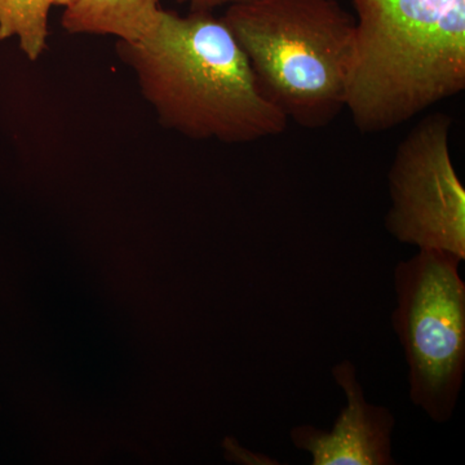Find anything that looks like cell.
<instances>
[{"label": "cell", "instance_id": "cell-10", "mask_svg": "<svg viewBox=\"0 0 465 465\" xmlns=\"http://www.w3.org/2000/svg\"><path fill=\"white\" fill-rule=\"evenodd\" d=\"M52 5H58V7H67V5H72V3H74L75 0H51Z\"/></svg>", "mask_w": 465, "mask_h": 465}, {"label": "cell", "instance_id": "cell-5", "mask_svg": "<svg viewBox=\"0 0 465 465\" xmlns=\"http://www.w3.org/2000/svg\"><path fill=\"white\" fill-rule=\"evenodd\" d=\"M452 119L433 113L401 142L388 183L385 228L401 243L465 259V189L450 153Z\"/></svg>", "mask_w": 465, "mask_h": 465}, {"label": "cell", "instance_id": "cell-2", "mask_svg": "<svg viewBox=\"0 0 465 465\" xmlns=\"http://www.w3.org/2000/svg\"><path fill=\"white\" fill-rule=\"evenodd\" d=\"M347 103L363 134L391 130L465 90V0H351Z\"/></svg>", "mask_w": 465, "mask_h": 465}, {"label": "cell", "instance_id": "cell-3", "mask_svg": "<svg viewBox=\"0 0 465 465\" xmlns=\"http://www.w3.org/2000/svg\"><path fill=\"white\" fill-rule=\"evenodd\" d=\"M223 20L287 121L320 130L345 109L356 18L338 0H251Z\"/></svg>", "mask_w": 465, "mask_h": 465}, {"label": "cell", "instance_id": "cell-7", "mask_svg": "<svg viewBox=\"0 0 465 465\" xmlns=\"http://www.w3.org/2000/svg\"><path fill=\"white\" fill-rule=\"evenodd\" d=\"M161 9V0H75L65 7L61 26L70 34L134 42L154 26Z\"/></svg>", "mask_w": 465, "mask_h": 465}, {"label": "cell", "instance_id": "cell-4", "mask_svg": "<svg viewBox=\"0 0 465 465\" xmlns=\"http://www.w3.org/2000/svg\"><path fill=\"white\" fill-rule=\"evenodd\" d=\"M463 262L420 249L394 271L393 327L409 367L410 399L436 423L454 414L465 371Z\"/></svg>", "mask_w": 465, "mask_h": 465}, {"label": "cell", "instance_id": "cell-6", "mask_svg": "<svg viewBox=\"0 0 465 465\" xmlns=\"http://www.w3.org/2000/svg\"><path fill=\"white\" fill-rule=\"evenodd\" d=\"M332 376L347 397L331 430L312 425L291 430L296 449L312 455L313 465H393L391 436L394 418L387 407L367 402L349 360L332 367Z\"/></svg>", "mask_w": 465, "mask_h": 465}, {"label": "cell", "instance_id": "cell-9", "mask_svg": "<svg viewBox=\"0 0 465 465\" xmlns=\"http://www.w3.org/2000/svg\"><path fill=\"white\" fill-rule=\"evenodd\" d=\"M176 2L188 5L191 11H213L219 7H231V5H241L251 0H176Z\"/></svg>", "mask_w": 465, "mask_h": 465}, {"label": "cell", "instance_id": "cell-8", "mask_svg": "<svg viewBox=\"0 0 465 465\" xmlns=\"http://www.w3.org/2000/svg\"><path fill=\"white\" fill-rule=\"evenodd\" d=\"M51 0H0V41L17 39L27 60L45 54Z\"/></svg>", "mask_w": 465, "mask_h": 465}, {"label": "cell", "instance_id": "cell-1", "mask_svg": "<svg viewBox=\"0 0 465 465\" xmlns=\"http://www.w3.org/2000/svg\"><path fill=\"white\" fill-rule=\"evenodd\" d=\"M116 50L168 130L226 143L286 131V116L265 99L240 43L213 11L182 16L162 8L143 38Z\"/></svg>", "mask_w": 465, "mask_h": 465}]
</instances>
